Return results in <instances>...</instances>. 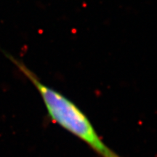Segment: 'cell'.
I'll list each match as a JSON object with an SVG mask.
<instances>
[{
    "instance_id": "cell-1",
    "label": "cell",
    "mask_w": 157,
    "mask_h": 157,
    "mask_svg": "<svg viewBox=\"0 0 157 157\" xmlns=\"http://www.w3.org/2000/svg\"><path fill=\"white\" fill-rule=\"evenodd\" d=\"M13 60L38 90L49 117L54 122L85 143L100 157H120L104 143L88 117L75 103L56 90L43 84L22 63L13 59Z\"/></svg>"
}]
</instances>
